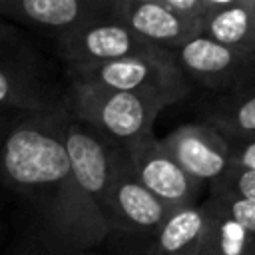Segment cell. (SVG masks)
Masks as SVG:
<instances>
[{
	"label": "cell",
	"mask_w": 255,
	"mask_h": 255,
	"mask_svg": "<svg viewBox=\"0 0 255 255\" xmlns=\"http://www.w3.org/2000/svg\"><path fill=\"white\" fill-rule=\"evenodd\" d=\"M207 229L205 201L171 209L149 241V255H199Z\"/></svg>",
	"instance_id": "5bb4252c"
},
{
	"label": "cell",
	"mask_w": 255,
	"mask_h": 255,
	"mask_svg": "<svg viewBox=\"0 0 255 255\" xmlns=\"http://www.w3.org/2000/svg\"><path fill=\"white\" fill-rule=\"evenodd\" d=\"M203 122L215 128L227 141L255 137V86L219 94L203 108Z\"/></svg>",
	"instance_id": "9a60e30c"
},
{
	"label": "cell",
	"mask_w": 255,
	"mask_h": 255,
	"mask_svg": "<svg viewBox=\"0 0 255 255\" xmlns=\"http://www.w3.org/2000/svg\"><path fill=\"white\" fill-rule=\"evenodd\" d=\"M209 199H213L219 209H223L227 215H231L237 223H241L247 231L255 235V203L253 201H245L231 195H215V193H209Z\"/></svg>",
	"instance_id": "ac0fdd59"
},
{
	"label": "cell",
	"mask_w": 255,
	"mask_h": 255,
	"mask_svg": "<svg viewBox=\"0 0 255 255\" xmlns=\"http://www.w3.org/2000/svg\"><path fill=\"white\" fill-rule=\"evenodd\" d=\"M110 0H0V18L24 24L54 40L108 12Z\"/></svg>",
	"instance_id": "8fae6325"
},
{
	"label": "cell",
	"mask_w": 255,
	"mask_h": 255,
	"mask_svg": "<svg viewBox=\"0 0 255 255\" xmlns=\"http://www.w3.org/2000/svg\"><path fill=\"white\" fill-rule=\"evenodd\" d=\"M231 149V165L255 171V137L229 141Z\"/></svg>",
	"instance_id": "d6986e66"
},
{
	"label": "cell",
	"mask_w": 255,
	"mask_h": 255,
	"mask_svg": "<svg viewBox=\"0 0 255 255\" xmlns=\"http://www.w3.org/2000/svg\"><path fill=\"white\" fill-rule=\"evenodd\" d=\"M207 229L199 255H255V235L237 223L231 215L205 199Z\"/></svg>",
	"instance_id": "2e32d148"
},
{
	"label": "cell",
	"mask_w": 255,
	"mask_h": 255,
	"mask_svg": "<svg viewBox=\"0 0 255 255\" xmlns=\"http://www.w3.org/2000/svg\"><path fill=\"white\" fill-rule=\"evenodd\" d=\"M169 211L171 209L165 207L155 195H151L135 177L124 149L114 147L112 177L104 209L108 231L145 233L151 237L169 215Z\"/></svg>",
	"instance_id": "8992f818"
},
{
	"label": "cell",
	"mask_w": 255,
	"mask_h": 255,
	"mask_svg": "<svg viewBox=\"0 0 255 255\" xmlns=\"http://www.w3.org/2000/svg\"><path fill=\"white\" fill-rule=\"evenodd\" d=\"M122 149L141 185L165 207L177 209L199 203L203 183L191 177L153 133Z\"/></svg>",
	"instance_id": "52a82bcc"
},
{
	"label": "cell",
	"mask_w": 255,
	"mask_h": 255,
	"mask_svg": "<svg viewBox=\"0 0 255 255\" xmlns=\"http://www.w3.org/2000/svg\"><path fill=\"white\" fill-rule=\"evenodd\" d=\"M16 116H22V114H0V145H2V139L10 128V124L14 122Z\"/></svg>",
	"instance_id": "7402d4cb"
},
{
	"label": "cell",
	"mask_w": 255,
	"mask_h": 255,
	"mask_svg": "<svg viewBox=\"0 0 255 255\" xmlns=\"http://www.w3.org/2000/svg\"><path fill=\"white\" fill-rule=\"evenodd\" d=\"M62 102L28 44H0V114H34Z\"/></svg>",
	"instance_id": "ba28073f"
},
{
	"label": "cell",
	"mask_w": 255,
	"mask_h": 255,
	"mask_svg": "<svg viewBox=\"0 0 255 255\" xmlns=\"http://www.w3.org/2000/svg\"><path fill=\"white\" fill-rule=\"evenodd\" d=\"M90 82L104 88L129 92L145 100L163 104L165 108L183 100L189 92V80L179 68L175 54L163 48H151L84 74L70 78V82Z\"/></svg>",
	"instance_id": "3957f363"
},
{
	"label": "cell",
	"mask_w": 255,
	"mask_h": 255,
	"mask_svg": "<svg viewBox=\"0 0 255 255\" xmlns=\"http://www.w3.org/2000/svg\"><path fill=\"white\" fill-rule=\"evenodd\" d=\"M209 193L231 195L255 203V171L229 165V169L219 179L209 183Z\"/></svg>",
	"instance_id": "e0dca14e"
},
{
	"label": "cell",
	"mask_w": 255,
	"mask_h": 255,
	"mask_svg": "<svg viewBox=\"0 0 255 255\" xmlns=\"http://www.w3.org/2000/svg\"><path fill=\"white\" fill-rule=\"evenodd\" d=\"M68 116L64 102L16 116L0 145V183L30 205L42 243L90 251L110 231L74 179L64 145Z\"/></svg>",
	"instance_id": "6da1fadb"
},
{
	"label": "cell",
	"mask_w": 255,
	"mask_h": 255,
	"mask_svg": "<svg viewBox=\"0 0 255 255\" xmlns=\"http://www.w3.org/2000/svg\"><path fill=\"white\" fill-rule=\"evenodd\" d=\"M173 159L197 181H215L231 165L229 141L207 122L177 126L161 139Z\"/></svg>",
	"instance_id": "30bf717a"
},
{
	"label": "cell",
	"mask_w": 255,
	"mask_h": 255,
	"mask_svg": "<svg viewBox=\"0 0 255 255\" xmlns=\"http://www.w3.org/2000/svg\"><path fill=\"white\" fill-rule=\"evenodd\" d=\"M26 255H90V251H76V249H60V247H52L40 241L38 249L28 251Z\"/></svg>",
	"instance_id": "44dd1931"
},
{
	"label": "cell",
	"mask_w": 255,
	"mask_h": 255,
	"mask_svg": "<svg viewBox=\"0 0 255 255\" xmlns=\"http://www.w3.org/2000/svg\"><path fill=\"white\" fill-rule=\"evenodd\" d=\"M108 14L143 42L173 52L199 34V28L171 14L159 0H110Z\"/></svg>",
	"instance_id": "7c38bea8"
},
{
	"label": "cell",
	"mask_w": 255,
	"mask_h": 255,
	"mask_svg": "<svg viewBox=\"0 0 255 255\" xmlns=\"http://www.w3.org/2000/svg\"><path fill=\"white\" fill-rule=\"evenodd\" d=\"M54 42L60 60L70 72V78L94 70L98 66L155 48L143 42L108 12L94 18L92 22L82 24L80 28Z\"/></svg>",
	"instance_id": "277c9868"
},
{
	"label": "cell",
	"mask_w": 255,
	"mask_h": 255,
	"mask_svg": "<svg viewBox=\"0 0 255 255\" xmlns=\"http://www.w3.org/2000/svg\"><path fill=\"white\" fill-rule=\"evenodd\" d=\"M64 145L78 187L104 219L106 197L112 177L114 147L104 143L84 124L72 120V116H68L64 128Z\"/></svg>",
	"instance_id": "9c48e42d"
},
{
	"label": "cell",
	"mask_w": 255,
	"mask_h": 255,
	"mask_svg": "<svg viewBox=\"0 0 255 255\" xmlns=\"http://www.w3.org/2000/svg\"><path fill=\"white\" fill-rule=\"evenodd\" d=\"M173 54L187 80L217 94L255 86V52L227 48L197 34L175 48Z\"/></svg>",
	"instance_id": "5b68a950"
},
{
	"label": "cell",
	"mask_w": 255,
	"mask_h": 255,
	"mask_svg": "<svg viewBox=\"0 0 255 255\" xmlns=\"http://www.w3.org/2000/svg\"><path fill=\"white\" fill-rule=\"evenodd\" d=\"M64 106L72 120L92 129L112 147H128L153 133V124L165 108L141 96L90 82H70Z\"/></svg>",
	"instance_id": "7a4b0ae2"
},
{
	"label": "cell",
	"mask_w": 255,
	"mask_h": 255,
	"mask_svg": "<svg viewBox=\"0 0 255 255\" xmlns=\"http://www.w3.org/2000/svg\"><path fill=\"white\" fill-rule=\"evenodd\" d=\"M0 44L18 46V44H26V40H24V36L20 34V30L14 24H10V22L0 18Z\"/></svg>",
	"instance_id": "ffe728a7"
},
{
	"label": "cell",
	"mask_w": 255,
	"mask_h": 255,
	"mask_svg": "<svg viewBox=\"0 0 255 255\" xmlns=\"http://www.w3.org/2000/svg\"><path fill=\"white\" fill-rule=\"evenodd\" d=\"M201 36L227 48L255 52V0H205Z\"/></svg>",
	"instance_id": "4fadbf2b"
}]
</instances>
